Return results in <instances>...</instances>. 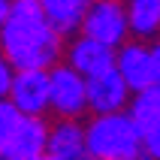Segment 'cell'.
Wrapping results in <instances>:
<instances>
[{
	"instance_id": "obj_1",
	"label": "cell",
	"mask_w": 160,
	"mask_h": 160,
	"mask_svg": "<svg viewBox=\"0 0 160 160\" xmlns=\"http://www.w3.org/2000/svg\"><path fill=\"white\" fill-rule=\"evenodd\" d=\"M0 52L15 70H48L63 54V33L52 27L39 0H12L0 27Z\"/></svg>"
},
{
	"instance_id": "obj_2",
	"label": "cell",
	"mask_w": 160,
	"mask_h": 160,
	"mask_svg": "<svg viewBox=\"0 0 160 160\" xmlns=\"http://www.w3.org/2000/svg\"><path fill=\"white\" fill-rule=\"evenodd\" d=\"M85 145H88V157L142 160V130L127 109L91 115V121L85 124Z\"/></svg>"
},
{
	"instance_id": "obj_3",
	"label": "cell",
	"mask_w": 160,
	"mask_h": 160,
	"mask_svg": "<svg viewBox=\"0 0 160 160\" xmlns=\"http://www.w3.org/2000/svg\"><path fill=\"white\" fill-rule=\"evenodd\" d=\"M48 112L58 118H82L88 112V85L85 76L76 72L70 63L48 67Z\"/></svg>"
},
{
	"instance_id": "obj_4",
	"label": "cell",
	"mask_w": 160,
	"mask_h": 160,
	"mask_svg": "<svg viewBox=\"0 0 160 160\" xmlns=\"http://www.w3.org/2000/svg\"><path fill=\"white\" fill-rule=\"evenodd\" d=\"M79 33L97 39V42L118 48L121 42L130 39V27H127V6L121 0H91L85 9Z\"/></svg>"
},
{
	"instance_id": "obj_5",
	"label": "cell",
	"mask_w": 160,
	"mask_h": 160,
	"mask_svg": "<svg viewBox=\"0 0 160 160\" xmlns=\"http://www.w3.org/2000/svg\"><path fill=\"white\" fill-rule=\"evenodd\" d=\"M88 85V112L91 115H106V112H121L130 103L133 91L127 88V82L121 79V72L115 70V63L106 67L103 72H94L85 79Z\"/></svg>"
},
{
	"instance_id": "obj_6",
	"label": "cell",
	"mask_w": 160,
	"mask_h": 160,
	"mask_svg": "<svg viewBox=\"0 0 160 160\" xmlns=\"http://www.w3.org/2000/svg\"><path fill=\"white\" fill-rule=\"evenodd\" d=\"M9 100L21 115H48V70H15Z\"/></svg>"
},
{
	"instance_id": "obj_7",
	"label": "cell",
	"mask_w": 160,
	"mask_h": 160,
	"mask_svg": "<svg viewBox=\"0 0 160 160\" xmlns=\"http://www.w3.org/2000/svg\"><path fill=\"white\" fill-rule=\"evenodd\" d=\"M115 70L121 72V79L127 82L130 91H142L145 85L154 82V67H151V45H145L142 39L136 42H121L115 48Z\"/></svg>"
},
{
	"instance_id": "obj_8",
	"label": "cell",
	"mask_w": 160,
	"mask_h": 160,
	"mask_svg": "<svg viewBox=\"0 0 160 160\" xmlns=\"http://www.w3.org/2000/svg\"><path fill=\"white\" fill-rule=\"evenodd\" d=\"M45 139H48V121L36 115H21L15 133L0 151V160H27L45 154Z\"/></svg>"
},
{
	"instance_id": "obj_9",
	"label": "cell",
	"mask_w": 160,
	"mask_h": 160,
	"mask_svg": "<svg viewBox=\"0 0 160 160\" xmlns=\"http://www.w3.org/2000/svg\"><path fill=\"white\" fill-rule=\"evenodd\" d=\"M45 154L58 160H85L88 145H85V124L79 118H58L48 124V139H45Z\"/></svg>"
},
{
	"instance_id": "obj_10",
	"label": "cell",
	"mask_w": 160,
	"mask_h": 160,
	"mask_svg": "<svg viewBox=\"0 0 160 160\" xmlns=\"http://www.w3.org/2000/svg\"><path fill=\"white\" fill-rule=\"evenodd\" d=\"M63 58H67L63 63H70L76 72H82V76L88 79V76L103 72L106 67L115 63V48H109V45L97 42V39H91V36H85V33H79L67 48H63Z\"/></svg>"
},
{
	"instance_id": "obj_11",
	"label": "cell",
	"mask_w": 160,
	"mask_h": 160,
	"mask_svg": "<svg viewBox=\"0 0 160 160\" xmlns=\"http://www.w3.org/2000/svg\"><path fill=\"white\" fill-rule=\"evenodd\" d=\"M127 27L133 39H157L160 36V0H127Z\"/></svg>"
},
{
	"instance_id": "obj_12",
	"label": "cell",
	"mask_w": 160,
	"mask_h": 160,
	"mask_svg": "<svg viewBox=\"0 0 160 160\" xmlns=\"http://www.w3.org/2000/svg\"><path fill=\"white\" fill-rule=\"evenodd\" d=\"M88 3L91 0H39L45 18L52 21V27L58 33H76L82 27Z\"/></svg>"
},
{
	"instance_id": "obj_13",
	"label": "cell",
	"mask_w": 160,
	"mask_h": 160,
	"mask_svg": "<svg viewBox=\"0 0 160 160\" xmlns=\"http://www.w3.org/2000/svg\"><path fill=\"white\" fill-rule=\"evenodd\" d=\"M127 112L133 118L139 130H151L154 124H160V85L151 82V85H145L142 91H133L130 94V103H127Z\"/></svg>"
},
{
	"instance_id": "obj_14",
	"label": "cell",
	"mask_w": 160,
	"mask_h": 160,
	"mask_svg": "<svg viewBox=\"0 0 160 160\" xmlns=\"http://www.w3.org/2000/svg\"><path fill=\"white\" fill-rule=\"evenodd\" d=\"M18 121H21V112L12 106V100L0 97V151H3V145L9 142V136L15 133Z\"/></svg>"
},
{
	"instance_id": "obj_15",
	"label": "cell",
	"mask_w": 160,
	"mask_h": 160,
	"mask_svg": "<svg viewBox=\"0 0 160 160\" xmlns=\"http://www.w3.org/2000/svg\"><path fill=\"white\" fill-rule=\"evenodd\" d=\"M142 160H160V124L142 133Z\"/></svg>"
},
{
	"instance_id": "obj_16",
	"label": "cell",
	"mask_w": 160,
	"mask_h": 160,
	"mask_svg": "<svg viewBox=\"0 0 160 160\" xmlns=\"http://www.w3.org/2000/svg\"><path fill=\"white\" fill-rule=\"evenodd\" d=\"M12 79H15V67L9 63V58H6V54L0 52V97H9Z\"/></svg>"
},
{
	"instance_id": "obj_17",
	"label": "cell",
	"mask_w": 160,
	"mask_h": 160,
	"mask_svg": "<svg viewBox=\"0 0 160 160\" xmlns=\"http://www.w3.org/2000/svg\"><path fill=\"white\" fill-rule=\"evenodd\" d=\"M151 67H154V82L160 85V42L151 45Z\"/></svg>"
},
{
	"instance_id": "obj_18",
	"label": "cell",
	"mask_w": 160,
	"mask_h": 160,
	"mask_svg": "<svg viewBox=\"0 0 160 160\" xmlns=\"http://www.w3.org/2000/svg\"><path fill=\"white\" fill-rule=\"evenodd\" d=\"M9 6H12V0H0V27H3V21L9 15Z\"/></svg>"
},
{
	"instance_id": "obj_19",
	"label": "cell",
	"mask_w": 160,
	"mask_h": 160,
	"mask_svg": "<svg viewBox=\"0 0 160 160\" xmlns=\"http://www.w3.org/2000/svg\"><path fill=\"white\" fill-rule=\"evenodd\" d=\"M27 160H52L48 154H36V157H27Z\"/></svg>"
},
{
	"instance_id": "obj_20",
	"label": "cell",
	"mask_w": 160,
	"mask_h": 160,
	"mask_svg": "<svg viewBox=\"0 0 160 160\" xmlns=\"http://www.w3.org/2000/svg\"><path fill=\"white\" fill-rule=\"evenodd\" d=\"M85 160H100V157H85Z\"/></svg>"
},
{
	"instance_id": "obj_21",
	"label": "cell",
	"mask_w": 160,
	"mask_h": 160,
	"mask_svg": "<svg viewBox=\"0 0 160 160\" xmlns=\"http://www.w3.org/2000/svg\"><path fill=\"white\" fill-rule=\"evenodd\" d=\"M48 157H52V154H48ZM52 160H58V157H52Z\"/></svg>"
},
{
	"instance_id": "obj_22",
	"label": "cell",
	"mask_w": 160,
	"mask_h": 160,
	"mask_svg": "<svg viewBox=\"0 0 160 160\" xmlns=\"http://www.w3.org/2000/svg\"><path fill=\"white\" fill-rule=\"evenodd\" d=\"M121 3H127V0H121Z\"/></svg>"
}]
</instances>
